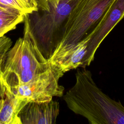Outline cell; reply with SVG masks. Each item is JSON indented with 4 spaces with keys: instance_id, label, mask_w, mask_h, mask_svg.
<instances>
[{
    "instance_id": "14",
    "label": "cell",
    "mask_w": 124,
    "mask_h": 124,
    "mask_svg": "<svg viewBox=\"0 0 124 124\" xmlns=\"http://www.w3.org/2000/svg\"><path fill=\"white\" fill-rule=\"evenodd\" d=\"M38 3V7H43L49 3L57 4L60 0H36Z\"/></svg>"
},
{
    "instance_id": "11",
    "label": "cell",
    "mask_w": 124,
    "mask_h": 124,
    "mask_svg": "<svg viewBox=\"0 0 124 124\" xmlns=\"http://www.w3.org/2000/svg\"><path fill=\"white\" fill-rule=\"evenodd\" d=\"M12 45L11 39L6 36L0 38V97H3L5 95V86L2 78V67L6 54Z\"/></svg>"
},
{
    "instance_id": "6",
    "label": "cell",
    "mask_w": 124,
    "mask_h": 124,
    "mask_svg": "<svg viewBox=\"0 0 124 124\" xmlns=\"http://www.w3.org/2000/svg\"><path fill=\"white\" fill-rule=\"evenodd\" d=\"M124 16V0H114L98 22L95 31L89 40L80 67L85 68L90 65L101 43Z\"/></svg>"
},
{
    "instance_id": "1",
    "label": "cell",
    "mask_w": 124,
    "mask_h": 124,
    "mask_svg": "<svg viewBox=\"0 0 124 124\" xmlns=\"http://www.w3.org/2000/svg\"><path fill=\"white\" fill-rule=\"evenodd\" d=\"M76 82L63 98L68 108L91 124H124V107L98 87L91 72L77 70Z\"/></svg>"
},
{
    "instance_id": "10",
    "label": "cell",
    "mask_w": 124,
    "mask_h": 124,
    "mask_svg": "<svg viewBox=\"0 0 124 124\" xmlns=\"http://www.w3.org/2000/svg\"><path fill=\"white\" fill-rule=\"evenodd\" d=\"M25 15L16 10L0 7V38L24 22Z\"/></svg>"
},
{
    "instance_id": "12",
    "label": "cell",
    "mask_w": 124,
    "mask_h": 124,
    "mask_svg": "<svg viewBox=\"0 0 124 124\" xmlns=\"http://www.w3.org/2000/svg\"><path fill=\"white\" fill-rule=\"evenodd\" d=\"M0 7L18 11L26 15L28 12L21 0H0Z\"/></svg>"
},
{
    "instance_id": "9",
    "label": "cell",
    "mask_w": 124,
    "mask_h": 124,
    "mask_svg": "<svg viewBox=\"0 0 124 124\" xmlns=\"http://www.w3.org/2000/svg\"><path fill=\"white\" fill-rule=\"evenodd\" d=\"M28 102L5 88L4 96L0 99V124H21L18 114Z\"/></svg>"
},
{
    "instance_id": "4",
    "label": "cell",
    "mask_w": 124,
    "mask_h": 124,
    "mask_svg": "<svg viewBox=\"0 0 124 124\" xmlns=\"http://www.w3.org/2000/svg\"><path fill=\"white\" fill-rule=\"evenodd\" d=\"M114 0H78L64 26L62 39L49 61L59 58L90 32Z\"/></svg>"
},
{
    "instance_id": "2",
    "label": "cell",
    "mask_w": 124,
    "mask_h": 124,
    "mask_svg": "<svg viewBox=\"0 0 124 124\" xmlns=\"http://www.w3.org/2000/svg\"><path fill=\"white\" fill-rule=\"evenodd\" d=\"M52 66L39 50L24 23L23 36L11 47L4 58L2 78L5 87L28 83Z\"/></svg>"
},
{
    "instance_id": "3",
    "label": "cell",
    "mask_w": 124,
    "mask_h": 124,
    "mask_svg": "<svg viewBox=\"0 0 124 124\" xmlns=\"http://www.w3.org/2000/svg\"><path fill=\"white\" fill-rule=\"evenodd\" d=\"M78 0H60L49 3L25 16L24 23L29 28L37 48L48 60L61 42L67 18Z\"/></svg>"
},
{
    "instance_id": "7",
    "label": "cell",
    "mask_w": 124,
    "mask_h": 124,
    "mask_svg": "<svg viewBox=\"0 0 124 124\" xmlns=\"http://www.w3.org/2000/svg\"><path fill=\"white\" fill-rule=\"evenodd\" d=\"M60 112L58 102L29 101L18 114L21 124H54Z\"/></svg>"
},
{
    "instance_id": "13",
    "label": "cell",
    "mask_w": 124,
    "mask_h": 124,
    "mask_svg": "<svg viewBox=\"0 0 124 124\" xmlns=\"http://www.w3.org/2000/svg\"><path fill=\"white\" fill-rule=\"evenodd\" d=\"M28 10V13L36 11L38 9V3L36 0H21Z\"/></svg>"
},
{
    "instance_id": "8",
    "label": "cell",
    "mask_w": 124,
    "mask_h": 124,
    "mask_svg": "<svg viewBox=\"0 0 124 124\" xmlns=\"http://www.w3.org/2000/svg\"><path fill=\"white\" fill-rule=\"evenodd\" d=\"M97 25L86 36L62 56L53 61H49L50 63L64 74L71 70L80 67L86 53L88 42L95 31Z\"/></svg>"
},
{
    "instance_id": "5",
    "label": "cell",
    "mask_w": 124,
    "mask_h": 124,
    "mask_svg": "<svg viewBox=\"0 0 124 124\" xmlns=\"http://www.w3.org/2000/svg\"><path fill=\"white\" fill-rule=\"evenodd\" d=\"M64 73L53 66L30 82L8 89L14 94L28 101H50L53 97H62L64 88L59 84Z\"/></svg>"
}]
</instances>
